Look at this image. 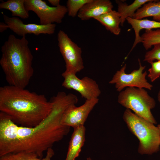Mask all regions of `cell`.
Returning <instances> with one entry per match:
<instances>
[{
	"label": "cell",
	"mask_w": 160,
	"mask_h": 160,
	"mask_svg": "<svg viewBox=\"0 0 160 160\" xmlns=\"http://www.w3.org/2000/svg\"><path fill=\"white\" fill-rule=\"evenodd\" d=\"M152 49L147 52L144 56L143 60L149 63L155 60H160V43L154 45Z\"/></svg>",
	"instance_id": "obj_22"
},
{
	"label": "cell",
	"mask_w": 160,
	"mask_h": 160,
	"mask_svg": "<svg viewBox=\"0 0 160 160\" xmlns=\"http://www.w3.org/2000/svg\"><path fill=\"white\" fill-rule=\"evenodd\" d=\"M94 19L111 33L116 35L120 34L121 29L119 25L121 20L120 15L117 11L113 10Z\"/></svg>",
	"instance_id": "obj_15"
},
{
	"label": "cell",
	"mask_w": 160,
	"mask_h": 160,
	"mask_svg": "<svg viewBox=\"0 0 160 160\" xmlns=\"http://www.w3.org/2000/svg\"><path fill=\"white\" fill-rule=\"evenodd\" d=\"M49 2L54 7H57L60 5V0H48Z\"/></svg>",
	"instance_id": "obj_25"
},
{
	"label": "cell",
	"mask_w": 160,
	"mask_h": 160,
	"mask_svg": "<svg viewBox=\"0 0 160 160\" xmlns=\"http://www.w3.org/2000/svg\"><path fill=\"white\" fill-rule=\"evenodd\" d=\"M123 118L130 131L138 139V151L149 155L159 150L160 131L153 123L126 109Z\"/></svg>",
	"instance_id": "obj_4"
},
{
	"label": "cell",
	"mask_w": 160,
	"mask_h": 160,
	"mask_svg": "<svg viewBox=\"0 0 160 160\" xmlns=\"http://www.w3.org/2000/svg\"><path fill=\"white\" fill-rule=\"evenodd\" d=\"M151 0H135L130 5L121 1L116 0V2L118 5L117 12L121 16V25L123 26L127 18H133L135 12L138 9Z\"/></svg>",
	"instance_id": "obj_17"
},
{
	"label": "cell",
	"mask_w": 160,
	"mask_h": 160,
	"mask_svg": "<svg viewBox=\"0 0 160 160\" xmlns=\"http://www.w3.org/2000/svg\"><path fill=\"white\" fill-rule=\"evenodd\" d=\"M53 107L43 95L8 85L0 87V111L19 126L33 127L49 115Z\"/></svg>",
	"instance_id": "obj_2"
},
{
	"label": "cell",
	"mask_w": 160,
	"mask_h": 160,
	"mask_svg": "<svg viewBox=\"0 0 160 160\" xmlns=\"http://www.w3.org/2000/svg\"><path fill=\"white\" fill-rule=\"evenodd\" d=\"M151 65L148 71V76L152 82L155 81L160 76V60L149 63Z\"/></svg>",
	"instance_id": "obj_23"
},
{
	"label": "cell",
	"mask_w": 160,
	"mask_h": 160,
	"mask_svg": "<svg viewBox=\"0 0 160 160\" xmlns=\"http://www.w3.org/2000/svg\"><path fill=\"white\" fill-rule=\"evenodd\" d=\"M85 131L84 126L74 129L65 160H75L79 156L85 142Z\"/></svg>",
	"instance_id": "obj_13"
},
{
	"label": "cell",
	"mask_w": 160,
	"mask_h": 160,
	"mask_svg": "<svg viewBox=\"0 0 160 160\" xmlns=\"http://www.w3.org/2000/svg\"><path fill=\"white\" fill-rule=\"evenodd\" d=\"M159 150L160 151V146H159Z\"/></svg>",
	"instance_id": "obj_29"
},
{
	"label": "cell",
	"mask_w": 160,
	"mask_h": 160,
	"mask_svg": "<svg viewBox=\"0 0 160 160\" xmlns=\"http://www.w3.org/2000/svg\"><path fill=\"white\" fill-rule=\"evenodd\" d=\"M141 37L144 47L148 50L154 45L160 43V29H146Z\"/></svg>",
	"instance_id": "obj_20"
},
{
	"label": "cell",
	"mask_w": 160,
	"mask_h": 160,
	"mask_svg": "<svg viewBox=\"0 0 160 160\" xmlns=\"http://www.w3.org/2000/svg\"><path fill=\"white\" fill-rule=\"evenodd\" d=\"M3 17L4 22L9 28L17 35L22 37L27 34H33L38 36L41 34L52 35L55 31L56 24L46 25L36 24H24L18 17H10L4 14Z\"/></svg>",
	"instance_id": "obj_10"
},
{
	"label": "cell",
	"mask_w": 160,
	"mask_h": 160,
	"mask_svg": "<svg viewBox=\"0 0 160 160\" xmlns=\"http://www.w3.org/2000/svg\"><path fill=\"white\" fill-rule=\"evenodd\" d=\"M98 101V98L86 100L80 106L75 105L70 107L64 113L61 123L74 129L84 126L89 114Z\"/></svg>",
	"instance_id": "obj_11"
},
{
	"label": "cell",
	"mask_w": 160,
	"mask_h": 160,
	"mask_svg": "<svg viewBox=\"0 0 160 160\" xmlns=\"http://www.w3.org/2000/svg\"><path fill=\"white\" fill-rule=\"evenodd\" d=\"M55 154L52 148L47 151L46 155L43 158H39L35 153L28 152L10 153L0 156V160H51Z\"/></svg>",
	"instance_id": "obj_19"
},
{
	"label": "cell",
	"mask_w": 160,
	"mask_h": 160,
	"mask_svg": "<svg viewBox=\"0 0 160 160\" xmlns=\"http://www.w3.org/2000/svg\"><path fill=\"white\" fill-rule=\"evenodd\" d=\"M52 110L38 125L20 126L6 114L0 112V156L10 153H33L42 158L45 151L52 147L69 133L70 127L61 123L62 116L71 103L61 95L51 99Z\"/></svg>",
	"instance_id": "obj_1"
},
{
	"label": "cell",
	"mask_w": 160,
	"mask_h": 160,
	"mask_svg": "<svg viewBox=\"0 0 160 160\" xmlns=\"http://www.w3.org/2000/svg\"><path fill=\"white\" fill-rule=\"evenodd\" d=\"M25 0H8L2 1L0 8L10 11L13 17H19L23 19L29 17L28 12L25 7Z\"/></svg>",
	"instance_id": "obj_18"
},
{
	"label": "cell",
	"mask_w": 160,
	"mask_h": 160,
	"mask_svg": "<svg viewBox=\"0 0 160 160\" xmlns=\"http://www.w3.org/2000/svg\"><path fill=\"white\" fill-rule=\"evenodd\" d=\"M0 65L9 85L25 88L33 76V56L28 42L24 36L21 39L9 36L1 47Z\"/></svg>",
	"instance_id": "obj_3"
},
{
	"label": "cell",
	"mask_w": 160,
	"mask_h": 160,
	"mask_svg": "<svg viewBox=\"0 0 160 160\" xmlns=\"http://www.w3.org/2000/svg\"><path fill=\"white\" fill-rule=\"evenodd\" d=\"M91 0H68L66 6L68 15L73 17L77 16L83 6Z\"/></svg>",
	"instance_id": "obj_21"
},
{
	"label": "cell",
	"mask_w": 160,
	"mask_h": 160,
	"mask_svg": "<svg viewBox=\"0 0 160 160\" xmlns=\"http://www.w3.org/2000/svg\"><path fill=\"white\" fill-rule=\"evenodd\" d=\"M149 17L160 22V1L151 0L146 3L136 11L133 18L141 20Z\"/></svg>",
	"instance_id": "obj_16"
},
{
	"label": "cell",
	"mask_w": 160,
	"mask_h": 160,
	"mask_svg": "<svg viewBox=\"0 0 160 160\" xmlns=\"http://www.w3.org/2000/svg\"><path fill=\"white\" fill-rule=\"evenodd\" d=\"M139 68L134 70L130 73L125 72L126 64L117 71L109 83L114 84L117 91L120 92L125 87H134L143 88L151 90L153 86L146 79V71L143 72L145 66L142 65L140 60L138 59Z\"/></svg>",
	"instance_id": "obj_7"
},
{
	"label": "cell",
	"mask_w": 160,
	"mask_h": 160,
	"mask_svg": "<svg viewBox=\"0 0 160 160\" xmlns=\"http://www.w3.org/2000/svg\"><path fill=\"white\" fill-rule=\"evenodd\" d=\"M118 102L138 116L154 124H157L151 111L156 106L155 101L145 89L127 87L120 92Z\"/></svg>",
	"instance_id": "obj_5"
},
{
	"label": "cell",
	"mask_w": 160,
	"mask_h": 160,
	"mask_svg": "<svg viewBox=\"0 0 160 160\" xmlns=\"http://www.w3.org/2000/svg\"><path fill=\"white\" fill-rule=\"evenodd\" d=\"M126 20L132 26L135 34V38L133 45L128 56L136 45L141 42V38L140 35V31L143 29H160V22L147 19H137L133 18L128 17Z\"/></svg>",
	"instance_id": "obj_14"
},
{
	"label": "cell",
	"mask_w": 160,
	"mask_h": 160,
	"mask_svg": "<svg viewBox=\"0 0 160 160\" xmlns=\"http://www.w3.org/2000/svg\"><path fill=\"white\" fill-rule=\"evenodd\" d=\"M8 28H9V26L5 22H0V32L1 33H2Z\"/></svg>",
	"instance_id": "obj_24"
},
{
	"label": "cell",
	"mask_w": 160,
	"mask_h": 160,
	"mask_svg": "<svg viewBox=\"0 0 160 160\" xmlns=\"http://www.w3.org/2000/svg\"><path fill=\"white\" fill-rule=\"evenodd\" d=\"M157 98L158 101L160 103V89L158 94Z\"/></svg>",
	"instance_id": "obj_26"
},
{
	"label": "cell",
	"mask_w": 160,
	"mask_h": 160,
	"mask_svg": "<svg viewBox=\"0 0 160 160\" xmlns=\"http://www.w3.org/2000/svg\"><path fill=\"white\" fill-rule=\"evenodd\" d=\"M113 7L109 0H91L83 6L77 16L82 20L94 19L113 10Z\"/></svg>",
	"instance_id": "obj_12"
},
{
	"label": "cell",
	"mask_w": 160,
	"mask_h": 160,
	"mask_svg": "<svg viewBox=\"0 0 160 160\" xmlns=\"http://www.w3.org/2000/svg\"><path fill=\"white\" fill-rule=\"evenodd\" d=\"M62 76L64 79L62 84L63 87L79 92L86 100L98 98L101 94L98 85L90 78L85 76L79 79L76 74L65 71Z\"/></svg>",
	"instance_id": "obj_9"
},
{
	"label": "cell",
	"mask_w": 160,
	"mask_h": 160,
	"mask_svg": "<svg viewBox=\"0 0 160 160\" xmlns=\"http://www.w3.org/2000/svg\"><path fill=\"white\" fill-rule=\"evenodd\" d=\"M57 39L60 51L65 64V71L76 74L82 71L84 66L81 48L63 30L58 32Z\"/></svg>",
	"instance_id": "obj_6"
},
{
	"label": "cell",
	"mask_w": 160,
	"mask_h": 160,
	"mask_svg": "<svg viewBox=\"0 0 160 160\" xmlns=\"http://www.w3.org/2000/svg\"><path fill=\"white\" fill-rule=\"evenodd\" d=\"M24 4L27 11H32L36 14L41 25L60 23L67 13L66 6L52 7L42 0H25Z\"/></svg>",
	"instance_id": "obj_8"
},
{
	"label": "cell",
	"mask_w": 160,
	"mask_h": 160,
	"mask_svg": "<svg viewBox=\"0 0 160 160\" xmlns=\"http://www.w3.org/2000/svg\"><path fill=\"white\" fill-rule=\"evenodd\" d=\"M87 160H93L91 159L90 157H88L87 159Z\"/></svg>",
	"instance_id": "obj_28"
},
{
	"label": "cell",
	"mask_w": 160,
	"mask_h": 160,
	"mask_svg": "<svg viewBox=\"0 0 160 160\" xmlns=\"http://www.w3.org/2000/svg\"><path fill=\"white\" fill-rule=\"evenodd\" d=\"M158 128L159 129L160 131V124H159L157 126Z\"/></svg>",
	"instance_id": "obj_27"
}]
</instances>
